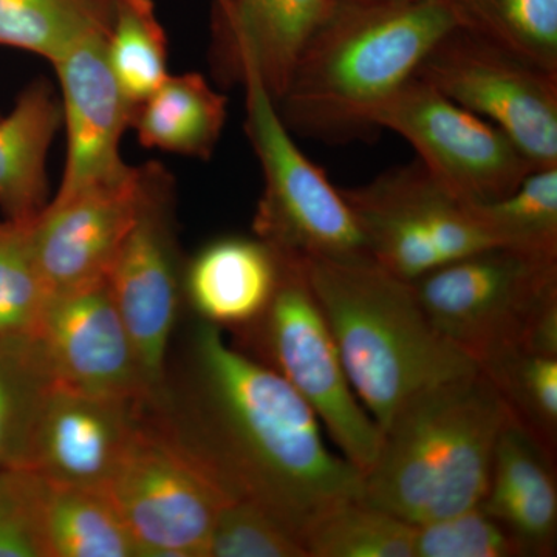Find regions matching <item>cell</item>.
Segmentation results:
<instances>
[{"instance_id":"obj_1","label":"cell","mask_w":557,"mask_h":557,"mask_svg":"<svg viewBox=\"0 0 557 557\" xmlns=\"http://www.w3.org/2000/svg\"><path fill=\"white\" fill-rule=\"evenodd\" d=\"M180 432L233 500L269 511L302 542L322 512L362 498V474L330 453L313 410L269 366L201 321L190 339Z\"/></svg>"},{"instance_id":"obj_2","label":"cell","mask_w":557,"mask_h":557,"mask_svg":"<svg viewBox=\"0 0 557 557\" xmlns=\"http://www.w3.org/2000/svg\"><path fill=\"white\" fill-rule=\"evenodd\" d=\"M456 25L446 0H332L276 101L278 115L302 137L368 138L375 109Z\"/></svg>"},{"instance_id":"obj_3","label":"cell","mask_w":557,"mask_h":557,"mask_svg":"<svg viewBox=\"0 0 557 557\" xmlns=\"http://www.w3.org/2000/svg\"><path fill=\"white\" fill-rule=\"evenodd\" d=\"M304 265L348 381L381 431L413 395L479 369L440 335L412 284L369 255Z\"/></svg>"},{"instance_id":"obj_4","label":"cell","mask_w":557,"mask_h":557,"mask_svg":"<svg viewBox=\"0 0 557 557\" xmlns=\"http://www.w3.org/2000/svg\"><path fill=\"white\" fill-rule=\"evenodd\" d=\"M509 423L480 369L424 388L383 429L379 457L362 475V498L417 527L478 507Z\"/></svg>"},{"instance_id":"obj_5","label":"cell","mask_w":557,"mask_h":557,"mask_svg":"<svg viewBox=\"0 0 557 557\" xmlns=\"http://www.w3.org/2000/svg\"><path fill=\"white\" fill-rule=\"evenodd\" d=\"M434 327L475 364L557 357V258L493 245L410 282Z\"/></svg>"},{"instance_id":"obj_6","label":"cell","mask_w":557,"mask_h":557,"mask_svg":"<svg viewBox=\"0 0 557 557\" xmlns=\"http://www.w3.org/2000/svg\"><path fill=\"white\" fill-rule=\"evenodd\" d=\"M281 259V277L269 307L258 321L237 332L255 351L251 357L287 381L313 410L341 456L366 475L379 457L383 431L348 381L304 260Z\"/></svg>"},{"instance_id":"obj_7","label":"cell","mask_w":557,"mask_h":557,"mask_svg":"<svg viewBox=\"0 0 557 557\" xmlns=\"http://www.w3.org/2000/svg\"><path fill=\"white\" fill-rule=\"evenodd\" d=\"M106 491L141 557H209L219 512L233 500L185 435L146 420L143 408Z\"/></svg>"},{"instance_id":"obj_8","label":"cell","mask_w":557,"mask_h":557,"mask_svg":"<svg viewBox=\"0 0 557 557\" xmlns=\"http://www.w3.org/2000/svg\"><path fill=\"white\" fill-rule=\"evenodd\" d=\"M245 131L262 170L256 237L284 258L343 259L369 255L364 236L339 188L304 156L258 76L242 79Z\"/></svg>"},{"instance_id":"obj_9","label":"cell","mask_w":557,"mask_h":557,"mask_svg":"<svg viewBox=\"0 0 557 557\" xmlns=\"http://www.w3.org/2000/svg\"><path fill=\"white\" fill-rule=\"evenodd\" d=\"M413 76L505 132L534 166H557V73L456 25Z\"/></svg>"},{"instance_id":"obj_10","label":"cell","mask_w":557,"mask_h":557,"mask_svg":"<svg viewBox=\"0 0 557 557\" xmlns=\"http://www.w3.org/2000/svg\"><path fill=\"white\" fill-rule=\"evenodd\" d=\"M339 190L370 258L405 281L494 245L468 205L440 185L418 159L366 185Z\"/></svg>"},{"instance_id":"obj_11","label":"cell","mask_w":557,"mask_h":557,"mask_svg":"<svg viewBox=\"0 0 557 557\" xmlns=\"http://www.w3.org/2000/svg\"><path fill=\"white\" fill-rule=\"evenodd\" d=\"M372 124L405 138L461 203L502 199L537 170L505 132L417 76L381 102Z\"/></svg>"},{"instance_id":"obj_12","label":"cell","mask_w":557,"mask_h":557,"mask_svg":"<svg viewBox=\"0 0 557 557\" xmlns=\"http://www.w3.org/2000/svg\"><path fill=\"white\" fill-rule=\"evenodd\" d=\"M172 201V175L156 161L141 164L137 215L108 274L110 295L156 399L163 397L168 348L178 310Z\"/></svg>"},{"instance_id":"obj_13","label":"cell","mask_w":557,"mask_h":557,"mask_svg":"<svg viewBox=\"0 0 557 557\" xmlns=\"http://www.w3.org/2000/svg\"><path fill=\"white\" fill-rule=\"evenodd\" d=\"M35 338L53 383L94 397L157 401L143 379L108 278L50 296Z\"/></svg>"},{"instance_id":"obj_14","label":"cell","mask_w":557,"mask_h":557,"mask_svg":"<svg viewBox=\"0 0 557 557\" xmlns=\"http://www.w3.org/2000/svg\"><path fill=\"white\" fill-rule=\"evenodd\" d=\"M141 166L53 199L32 222V242L49 295L108 278L137 215Z\"/></svg>"},{"instance_id":"obj_15","label":"cell","mask_w":557,"mask_h":557,"mask_svg":"<svg viewBox=\"0 0 557 557\" xmlns=\"http://www.w3.org/2000/svg\"><path fill=\"white\" fill-rule=\"evenodd\" d=\"M108 35L94 33L53 62L61 86L62 124L67 132V157L54 199L119 178L131 170L121 159L120 143L131 127L135 106L110 69Z\"/></svg>"},{"instance_id":"obj_16","label":"cell","mask_w":557,"mask_h":557,"mask_svg":"<svg viewBox=\"0 0 557 557\" xmlns=\"http://www.w3.org/2000/svg\"><path fill=\"white\" fill-rule=\"evenodd\" d=\"M145 405L51 384L22 467L50 482L106 490Z\"/></svg>"},{"instance_id":"obj_17","label":"cell","mask_w":557,"mask_h":557,"mask_svg":"<svg viewBox=\"0 0 557 557\" xmlns=\"http://www.w3.org/2000/svg\"><path fill=\"white\" fill-rule=\"evenodd\" d=\"M332 0H214L212 67L225 84L258 76L281 98L304 44Z\"/></svg>"},{"instance_id":"obj_18","label":"cell","mask_w":557,"mask_h":557,"mask_svg":"<svg viewBox=\"0 0 557 557\" xmlns=\"http://www.w3.org/2000/svg\"><path fill=\"white\" fill-rule=\"evenodd\" d=\"M281 269V256L259 237H223L190 259L183 289L201 321L240 330L269 307Z\"/></svg>"},{"instance_id":"obj_19","label":"cell","mask_w":557,"mask_h":557,"mask_svg":"<svg viewBox=\"0 0 557 557\" xmlns=\"http://www.w3.org/2000/svg\"><path fill=\"white\" fill-rule=\"evenodd\" d=\"M480 507L519 542L525 557L556 555V461L512 423L498 438Z\"/></svg>"},{"instance_id":"obj_20","label":"cell","mask_w":557,"mask_h":557,"mask_svg":"<svg viewBox=\"0 0 557 557\" xmlns=\"http://www.w3.org/2000/svg\"><path fill=\"white\" fill-rule=\"evenodd\" d=\"M61 126V98L42 78L0 116V211L7 220L32 222L49 203L47 157Z\"/></svg>"},{"instance_id":"obj_21","label":"cell","mask_w":557,"mask_h":557,"mask_svg":"<svg viewBox=\"0 0 557 557\" xmlns=\"http://www.w3.org/2000/svg\"><path fill=\"white\" fill-rule=\"evenodd\" d=\"M226 108L225 95L200 73L170 75L135 108L131 127L145 148L208 160L222 137Z\"/></svg>"},{"instance_id":"obj_22","label":"cell","mask_w":557,"mask_h":557,"mask_svg":"<svg viewBox=\"0 0 557 557\" xmlns=\"http://www.w3.org/2000/svg\"><path fill=\"white\" fill-rule=\"evenodd\" d=\"M42 536L46 557H141L115 502L100 487L46 479Z\"/></svg>"},{"instance_id":"obj_23","label":"cell","mask_w":557,"mask_h":557,"mask_svg":"<svg viewBox=\"0 0 557 557\" xmlns=\"http://www.w3.org/2000/svg\"><path fill=\"white\" fill-rule=\"evenodd\" d=\"M113 0H0V46L53 64L94 33L109 32Z\"/></svg>"},{"instance_id":"obj_24","label":"cell","mask_w":557,"mask_h":557,"mask_svg":"<svg viewBox=\"0 0 557 557\" xmlns=\"http://www.w3.org/2000/svg\"><path fill=\"white\" fill-rule=\"evenodd\" d=\"M417 525L351 498L322 512L302 534L309 557H416Z\"/></svg>"},{"instance_id":"obj_25","label":"cell","mask_w":557,"mask_h":557,"mask_svg":"<svg viewBox=\"0 0 557 557\" xmlns=\"http://www.w3.org/2000/svg\"><path fill=\"white\" fill-rule=\"evenodd\" d=\"M479 369L496 388L511 423L556 461L557 357L518 350Z\"/></svg>"},{"instance_id":"obj_26","label":"cell","mask_w":557,"mask_h":557,"mask_svg":"<svg viewBox=\"0 0 557 557\" xmlns=\"http://www.w3.org/2000/svg\"><path fill=\"white\" fill-rule=\"evenodd\" d=\"M468 209L494 245L557 258V166L537 168L508 196Z\"/></svg>"},{"instance_id":"obj_27","label":"cell","mask_w":557,"mask_h":557,"mask_svg":"<svg viewBox=\"0 0 557 557\" xmlns=\"http://www.w3.org/2000/svg\"><path fill=\"white\" fill-rule=\"evenodd\" d=\"M458 27L557 73V0H446Z\"/></svg>"},{"instance_id":"obj_28","label":"cell","mask_w":557,"mask_h":557,"mask_svg":"<svg viewBox=\"0 0 557 557\" xmlns=\"http://www.w3.org/2000/svg\"><path fill=\"white\" fill-rule=\"evenodd\" d=\"M106 51L116 83L135 108L159 89L170 72L166 33L153 0H113Z\"/></svg>"},{"instance_id":"obj_29","label":"cell","mask_w":557,"mask_h":557,"mask_svg":"<svg viewBox=\"0 0 557 557\" xmlns=\"http://www.w3.org/2000/svg\"><path fill=\"white\" fill-rule=\"evenodd\" d=\"M51 384L36 338H0V469L24 465Z\"/></svg>"},{"instance_id":"obj_30","label":"cell","mask_w":557,"mask_h":557,"mask_svg":"<svg viewBox=\"0 0 557 557\" xmlns=\"http://www.w3.org/2000/svg\"><path fill=\"white\" fill-rule=\"evenodd\" d=\"M32 222H0V338H35L50 299L33 249Z\"/></svg>"},{"instance_id":"obj_31","label":"cell","mask_w":557,"mask_h":557,"mask_svg":"<svg viewBox=\"0 0 557 557\" xmlns=\"http://www.w3.org/2000/svg\"><path fill=\"white\" fill-rule=\"evenodd\" d=\"M209 557H309L300 539L259 505L231 500L219 512Z\"/></svg>"},{"instance_id":"obj_32","label":"cell","mask_w":557,"mask_h":557,"mask_svg":"<svg viewBox=\"0 0 557 557\" xmlns=\"http://www.w3.org/2000/svg\"><path fill=\"white\" fill-rule=\"evenodd\" d=\"M416 557H525L519 542L482 507L417 527Z\"/></svg>"},{"instance_id":"obj_33","label":"cell","mask_w":557,"mask_h":557,"mask_svg":"<svg viewBox=\"0 0 557 557\" xmlns=\"http://www.w3.org/2000/svg\"><path fill=\"white\" fill-rule=\"evenodd\" d=\"M46 479L25 467L0 469V557H46Z\"/></svg>"},{"instance_id":"obj_34","label":"cell","mask_w":557,"mask_h":557,"mask_svg":"<svg viewBox=\"0 0 557 557\" xmlns=\"http://www.w3.org/2000/svg\"><path fill=\"white\" fill-rule=\"evenodd\" d=\"M0 116H2V115H0Z\"/></svg>"}]
</instances>
